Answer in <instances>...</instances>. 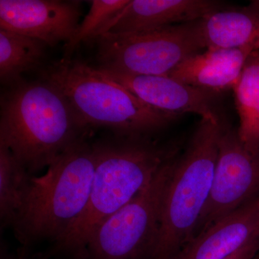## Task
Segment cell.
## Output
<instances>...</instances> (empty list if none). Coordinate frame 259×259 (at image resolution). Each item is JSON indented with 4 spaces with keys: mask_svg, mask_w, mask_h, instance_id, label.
I'll return each instance as SVG.
<instances>
[{
    "mask_svg": "<svg viewBox=\"0 0 259 259\" xmlns=\"http://www.w3.org/2000/svg\"><path fill=\"white\" fill-rule=\"evenodd\" d=\"M118 138L93 144L96 167L88 206L69 231L54 242L49 255L84 258L89 239L105 220L122 208L153 180L160 168L176 156L145 137Z\"/></svg>",
    "mask_w": 259,
    "mask_h": 259,
    "instance_id": "1",
    "label": "cell"
},
{
    "mask_svg": "<svg viewBox=\"0 0 259 259\" xmlns=\"http://www.w3.org/2000/svg\"><path fill=\"white\" fill-rule=\"evenodd\" d=\"M0 109V144L30 174L50 166L83 136L69 102L41 79L10 86L1 96Z\"/></svg>",
    "mask_w": 259,
    "mask_h": 259,
    "instance_id": "2",
    "label": "cell"
},
{
    "mask_svg": "<svg viewBox=\"0 0 259 259\" xmlns=\"http://www.w3.org/2000/svg\"><path fill=\"white\" fill-rule=\"evenodd\" d=\"M69 102L83 129L106 127L117 136L144 137L179 116L156 110L86 63L63 58L40 71Z\"/></svg>",
    "mask_w": 259,
    "mask_h": 259,
    "instance_id": "3",
    "label": "cell"
},
{
    "mask_svg": "<svg viewBox=\"0 0 259 259\" xmlns=\"http://www.w3.org/2000/svg\"><path fill=\"white\" fill-rule=\"evenodd\" d=\"M94 145L83 137L61 153L41 177H31L23 205L12 228L24 246L56 242L88 206L95 167Z\"/></svg>",
    "mask_w": 259,
    "mask_h": 259,
    "instance_id": "4",
    "label": "cell"
},
{
    "mask_svg": "<svg viewBox=\"0 0 259 259\" xmlns=\"http://www.w3.org/2000/svg\"><path fill=\"white\" fill-rule=\"evenodd\" d=\"M221 126L220 120L201 119L185 152L175 159L149 259H176L194 238L212 189Z\"/></svg>",
    "mask_w": 259,
    "mask_h": 259,
    "instance_id": "5",
    "label": "cell"
},
{
    "mask_svg": "<svg viewBox=\"0 0 259 259\" xmlns=\"http://www.w3.org/2000/svg\"><path fill=\"white\" fill-rule=\"evenodd\" d=\"M97 44V69L130 75H168L204 49L199 20L133 33L102 34Z\"/></svg>",
    "mask_w": 259,
    "mask_h": 259,
    "instance_id": "6",
    "label": "cell"
},
{
    "mask_svg": "<svg viewBox=\"0 0 259 259\" xmlns=\"http://www.w3.org/2000/svg\"><path fill=\"white\" fill-rule=\"evenodd\" d=\"M175 156L160 168L144 190L97 227L83 259H149L157 240L163 196Z\"/></svg>",
    "mask_w": 259,
    "mask_h": 259,
    "instance_id": "7",
    "label": "cell"
},
{
    "mask_svg": "<svg viewBox=\"0 0 259 259\" xmlns=\"http://www.w3.org/2000/svg\"><path fill=\"white\" fill-rule=\"evenodd\" d=\"M258 198L259 151H250L240 139L238 131L222 124L212 189L194 238Z\"/></svg>",
    "mask_w": 259,
    "mask_h": 259,
    "instance_id": "8",
    "label": "cell"
},
{
    "mask_svg": "<svg viewBox=\"0 0 259 259\" xmlns=\"http://www.w3.org/2000/svg\"><path fill=\"white\" fill-rule=\"evenodd\" d=\"M81 13L80 1L0 0V29L54 47L72 37Z\"/></svg>",
    "mask_w": 259,
    "mask_h": 259,
    "instance_id": "9",
    "label": "cell"
},
{
    "mask_svg": "<svg viewBox=\"0 0 259 259\" xmlns=\"http://www.w3.org/2000/svg\"><path fill=\"white\" fill-rule=\"evenodd\" d=\"M102 72L156 110L177 116L192 113L200 116L201 119L220 120L213 107V94L189 86L166 75Z\"/></svg>",
    "mask_w": 259,
    "mask_h": 259,
    "instance_id": "10",
    "label": "cell"
},
{
    "mask_svg": "<svg viewBox=\"0 0 259 259\" xmlns=\"http://www.w3.org/2000/svg\"><path fill=\"white\" fill-rule=\"evenodd\" d=\"M221 10V3L211 0H130L101 35L148 31L190 23Z\"/></svg>",
    "mask_w": 259,
    "mask_h": 259,
    "instance_id": "11",
    "label": "cell"
},
{
    "mask_svg": "<svg viewBox=\"0 0 259 259\" xmlns=\"http://www.w3.org/2000/svg\"><path fill=\"white\" fill-rule=\"evenodd\" d=\"M259 241V198L192 238L176 259H223Z\"/></svg>",
    "mask_w": 259,
    "mask_h": 259,
    "instance_id": "12",
    "label": "cell"
},
{
    "mask_svg": "<svg viewBox=\"0 0 259 259\" xmlns=\"http://www.w3.org/2000/svg\"><path fill=\"white\" fill-rule=\"evenodd\" d=\"M255 47L207 50L181 63L167 76L213 94L233 90Z\"/></svg>",
    "mask_w": 259,
    "mask_h": 259,
    "instance_id": "13",
    "label": "cell"
},
{
    "mask_svg": "<svg viewBox=\"0 0 259 259\" xmlns=\"http://www.w3.org/2000/svg\"><path fill=\"white\" fill-rule=\"evenodd\" d=\"M204 49H259V1L241 10L215 12L199 20Z\"/></svg>",
    "mask_w": 259,
    "mask_h": 259,
    "instance_id": "14",
    "label": "cell"
},
{
    "mask_svg": "<svg viewBox=\"0 0 259 259\" xmlns=\"http://www.w3.org/2000/svg\"><path fill=\"white\" fill-rule=\"evenodd\" d=\"M240 139L250 151H259V49L247 59L239 81L233 89Z\"/></svg>",
    "mask_w": 259,
    "mask_h": 259,
    "instance_id": "15",
    "label": "cell"
},
{
    "mask_svg": "<svg viewBox=\"0 0 259 259\" xmlns=\"http://www.w3.org/2000/svg\"><path fill=\"white\" fill-rule=\"evenodd\" d=\"M45 42L0 29V79L10 86L23 81L22 74L40 67L46 56Z\"/></svg>",
    "mask_w": 259,
    "mask_h": 259,
    "instance_id": "16",
    "label": "cell"
},
{
    "mask_svg": "<svg viewBox=\"0 0 259 259\" xmlns=\"http://www.w3.org/2000/svg\"><path fill=\"white\" fill-rule=\"evenodd\" d=\"M31 174L0 144V217L2 228L13 226L28 192Z\"/></svg>",
    "mask_w": 259,
    "mask_h": 259,
    "instance_id": "17",
    "label": "cell"
},
{
    "mask_svg": "<svg viewBox=\"0 0 259 259\" xmlns=\"http://www.w3.org/2000/svg\"><path fill=\"white\" fill-rule=\"evenodd\" d=\"M130 0H93L91 8L79 23L72 37L64 44V58L71 54L82 42L93 41L101 35L104 28L127 6Z\"/></svg>",
    "mask_w": 259,
    "mask_h": 259,
    "instance_id": "18",
    "label": "cell"
},
{
    "mask_svg": "<svg viewBox=\"0 0 259 259\" xmlns=\"http://www.w3.org/2000/svg\"><path fill=\"white\" fill-rule=\"evenodd\" d=\"M259 253V241L246 245L236 253L223 259H254Z\"/></svg>",
    "mask_w": 259,
    "mask_h": 259,
    "instance_id": "19",
    "label": "cell"
},
{
    "mask_svg": "<svg viewBox=\"0 0 259 259\" xmlns=\"http://www.w3.org/2000/svg\"><path fill=\"white\" fill-rule=\"evenodd\" d=\"M50 255L47 253H33L30 251L28 246H24L22 248H19L17 250L15 254L10 255V256L5 257L3 258L2 256V259H49Z\"/></svg>",
    "mask_w": 259,
    "mask_h": 259,
    "instance_id": "20",
    "label": "cell"
},
{
    "mask_svg": "<svg viewBox=\"0 0 259 259\" xmlns=\"http://www.w3.org/2000/svg\"><path fill=\"white\" fill-rule=\"evenodd\" d=\"M254 259H259V258H258V254L256 255V257H255V258Z\"/></svg>",
    "mask_w": 259,
    "mask_h": 259,
    "instance_id": "21",
    "label": "cell"
},
{
    "mask_svg": "<svg viewBox=\"0 0 259 259\" xmlns=\"http://www.w3.org/2000/svg\"><path fill=\"white\" fill-rule=\"evenodd\" d=\"M258 258H259V253H258Z\"/></svg>",
    "mask_w": 259,
    "mask_h": 259,
    "instance_id": "22",
    "label": "cell"
}]
</instances>
